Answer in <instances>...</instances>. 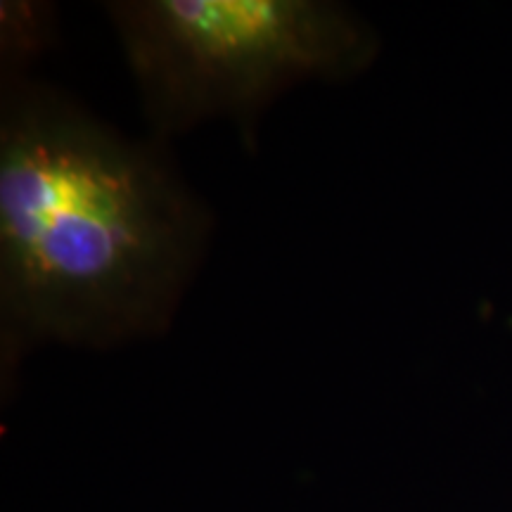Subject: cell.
<instances>
[{"mask_svg": "<svg viewBox=\"0 0 512 512\" xmlns=\"http://www.w3.org/2000/svg\"><path fill=\"white\" fill-rule=\"evenodd\" d=\"M107 12L157 140L228 117L252 143L285 88L349 79L377 53L366 22L323 0H126Z\"/></svg>", "mask_w": 512, "mask_h": 512, "instance_id": "2", "label": "cell"}, {"mask_svg": "<svg viewBox=\"0 0 512 512\" xmlns=\"http://www.w3.org/2000/svg\"><path fill=\"white\" fill-rule=\"evenodd\" d=\"M211 216L164 157L67 95L10 83L0 117L3 370L43 342L162 335Z\"/></svg>", "mask_w": 512, "mask_h": 512, "instance_id": "1", "label": "cell"}]
</instances>
